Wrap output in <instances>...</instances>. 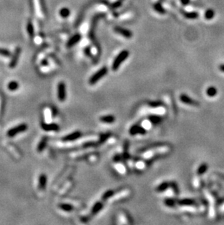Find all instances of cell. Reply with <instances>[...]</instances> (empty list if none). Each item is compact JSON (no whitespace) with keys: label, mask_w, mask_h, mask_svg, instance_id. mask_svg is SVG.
Masks as SVG:
<instances>
[{"label":"cell","mask_w":224,"mask_h":225,"mask_svg":"<svg viewBox=\"0 0 224 225\" xmlns=\"http://www.w3.org/2000/svg\"><path fill=\"white\" fill-rule=\"evenodd\" d=\"M180 100H181L182 102H183L184 104H186L192 105V106L199 105V103H198L197 101L193 100V99H191L189 96H186V95L185 94H182L180 96Z\"/></svg>","instance_id":"obj_10"},{"label":"cell","mask_w":224,"mask_h":225,"mask_svg":"<svg viewBox=\"0 0 224 225\" xmlns=\"http://www.w3.org/2000/svg\"><path fill=\"white\" fill-rule=\"evenodd\" d=\"M219 69H220L221 71H223V72H224V64H221V65H220V66H219Z\"/></svg>","instance_id":"obj_35"},{"label":"cell","mask_w":224,"mask_h":225,"mask_svg":"<svg viewBox=\"0 0 224 225\" xmlns=\"http://www.w3.org/2000/svg\"><path fill=\"white\" fill-rule=\"evenodd\" d=\"M129 133L131 136H135L137 134H141V135H145L147 133L146 130L143 127L140 125H132L129 130Z\"/></svg>","instance_id":"obj_5"},{"label":"cell","mask_w":224,"mask_h":225,"mask_svg":"<svg viewBox=\"0 0 224 225\" xmlns=\"http://www.w3.org/2000/svg\"><path fill=\"white\" fill-rule=\"evenodd\" d=\"M85 53L88 57H92V53H91L90 47H87L85 49Z\"/></svg>","instance_id":"obj_32"},{"label":"cell","mask_w":224,"mask_h":225,"mask_svg":"<svg viewBox=\"0 0 224 225\" xmlns=\"http://www.w3.org/2000/svg\"><path fill=\"white\" fill-rule=\"evenodd\" d=\"M18 87H19V85L16 81H12L8 84V89L11 90V91L16 90L18 88Z\"/></svg>","instance_id":"obj_25"},{"label":"cell","mask_w":224,"mask_h":225,"mask_svg":"<svg viewBox=\"0 0 224 225\" xmlns=\"http://www.w3.org/2000/svg\"><path fill=\"white\" fill-rule=\"evenodd\" d=\"M122 5V1L121 0H118V1H114V3L110 4V8L112 9V10H116V9L121 7Z\"/></svg>","instance_id":"obj_27"},{"label":"cell","mask_w":224,"mask_h":225,"mask_svg":"<svg viewBox=\"0 0 224 225\" xmlns=\"http://www.w3.org/2000/svg\"><path fill=\"white\" fill-rule=\"evenodd\" d=\"M103 204L102 202L100 201L97 202V203H95V204H94V206H92L91 212H92V214H97V213L100 212V211L103 209Z\"/></svg>","instance_id":"obj_14"},{"label":"cell","mask_w":224,"mask_h":225,"mask_svg":"<svg viewBox=\"0 0 224 225\" xmlns=\"http://www.w3.org/2000/svg\"><path fill=\"white\" fill-rule=\"evenodd\" d=\"M42 64H48V63H47L46 61H43V63H42Z\"/></svg>","instance_id":"obj_36"},{"label":"cell","mask_w":224,"mask_h":225,"mask_svg":"<svg viewBox=\"0 0 224 225\" xmlns=\"http://www.w3.org/2000/svg\"><path fill=\"white\" fill-rule=\"evenodd\" d=\"M108 68L106 66H103L100 69V70L95 72L93 75L91 76V77L89 79V84L91 85H93L97 83L99 80L102 79L104 76H106L108 73Z\"/></svg>","instance_id":"obj_2"},{"label":"cell","mask_w":224,"mask_h":225,"mask_svg":"<svg viewBox=\"0 0 224 225\" xmlns=\"http://www.w3.org/2000/svg\"><path fill=\"white\" fill-rule=\"evenodd\" d=\"M181 2L183 5H188L190 3V0H181Z\"/></svg>","instance_id":"obj_33"},{"label":"cell","mask_w":224,"mask_h":225,"mask_svg":"<svg viewBox=\"0 0 224 225\" xmlns=\"http://www.w3.org/2000/svg\"><path fill=\"white\" fill-rule=\"evenodd\" d=\"M114 195V192L113 190L106 191V192H104V194H103V196H102V200H103V201H104V200H107L108 199L112 197Z\"/></svg>","instance_id":"obj_24"},{"label":"cell","mask_w":224,"mask_h":225,"mask_svg":"<svg viewBox=\"0 0 224 225\" xmlns=\"http://www.w3.org/2000/svg\"><path fill=\"white\" fill-rule=\"evenodd\" d=\"M149 121H150L151 123L154 124V125H156V124L159 123L160 122H161V117H160V116H158V115H151L149 117Z\"/></svg>","instance_id":"obj_22"},{"label":"cell","mask_w":224,"mask_h":225,"mask_svg":"<svg viewBox=\"0 0 224 225\" xmlns=\"http://www.w3.org/2000/svg\"><path fill=\"white\" fill-rule=\"evenodd\" d=\"M170 186V183L167 181H164L161 183L156 188V191L157 192H163L168 189L169 186Z\"/></svg>","instance_id":"obj_15"},{"label":"cell","mask_w":224,"mask_h":225,"mask_svg":"<svg viewBox=\"0 0 224 225\" xmlns=\"http://www.w3.org/2000/svg\"><path fill=\"white\" fill-rule=\"evenodd\" d=\"M59 14H60V17H62V18H68V17H69L70 14H71V11H70L69 9L67 8V7H63V8L60 9V11H59Z\"/></svg>","instance_id":"obj_20"},{"label":"cell","mask_w":224,"mask_h":225,"mask_svg":"<svg viewBox=\"0 0 224 225\" xmlns=\"http://www.w3.org/2000/svg\"><path fill=\"white\" fill-rule=\"evenodd\" d=\"M81 39H82V36H81L80 34H74V36H72L68 39V41L66 43V47H68V48L74 47L76 44H77L80 42Z\"/></svg>","instance_id":"obj_8"},{"label":"cell","mask_w":224,"mask_h":225,"mask_svg":"<svg viewBox=\"0 0 224 225\" xmlns=\"http://www.w3.org/2000/svg\"><path fill=\"white\" fill-rule=\"evenodd\" d=\"M216 93H217V90L214 88V87H210L208 90H207V94L209 96H215Z\"/></svg>","instance_id":"obj_28"},{"label":"cell","mask_w":224,"mask_h":225,"mask_svg":"<svg viewBox=\"0 0 224 225\" xmlns=\"http://www.w3.org/2000/svg\"><path fill=\"white\" fill-rule=\"evenodd\" d=\"M214 15H215V12L214 10H212V9H208V10H207L205 13V18L208 20H210L212 19V18H213Z\"/></svg>","instance_id":"obj_26"},{"label":"cell","mask_w":224,"mask_h":225,"mask_svg":"<svg viewBox=\"0 0 224 225\" xmlns=\"http://www.w3.org/2000/svg\"><path fill=\"white\" fill-rule=\"evenodd\" d=\"M26 30L28 35H29L31 37H33V36H34V29H33V24H32L31 21H29L28 22V24H27Z\"/></svg>","instance_id":"obj_21"},{"label":"cell","mask_w":224,"mask_h":225,"mask_svg":"<svg viewBox=\"0 0 224 225\" xmlns=\"http://www.w3.org/2000/svg\"><path fill=\"white\" fill-rule=\"evenodd\" d=\"M82 136V133L80 131H75V132L70 134L68 135L64 136L62 139V141H74L77 140V139H80Z\"/></svg>","instance_id":"obj_9"},{"label":"cell","mask_w":224,"mask_h":225,"mask_svg":"<svg viewBox=\"0 0 224 225\" xmlns=\"http://www.w3.org/2000/svg\"><path fill=\"white\" fill-rule=\"evenodd\" d=\"M59 208L61 210L66 211V212H70V211H73V209H74L72 205L68 204V203H61V204L59 205Z\"/></svg>","instance_id":"obj_19"},{"label":"cell","mask_w":224,"mask_h":225,"mask_svg":"<svg viewBox=\"0 0 224 225\" xmlns=\"http://www.w3.org/2000/svg\"><path fill=\"white\" fill-rule=\"evenodd\" d=\"M121 1H123V0H121Z\"/></svg>","instance_id":"obj_38"},{"label":"cell","mask_w":224,"mask_h":225,"mask_svg":"<svg viewBox=\"0 0 224 225\" xmlns=\"http://www.w3.org/2000/svg\"><path fill=\"white\" fill-rule=\"evenodd\" d=\"M58 99L60 101H64L66 99V86L63 82H60L58 85Z\"/></svg>","instance_id":"obj_4"},{"label":"cell","mask_w":224,"mask_h":225,"mask_svg":"<svg viewBox=\"0 0 224 225\" xmlns=\"http://www.w3.org/2000/svg\"><path fill=\"white\" fill-rule=\"evenodd\" d=\"M175 203H176V202H175V200H173V199H166V200H164V204L167 206H169V207H173V206H174Z\"/></svg>","instance_id":"obj_31"},{"label":"cell","mask_w":224,"mask_h":225,"mask_svg":"<svg viewBox=\"0 0 224 225\" xmlns=\"http://www.w3.org/2000/svg\"><path fill=\"white\" fill-rule=\"evenodd\" d=\"M153 7L154 9V10L156 12H157L158 13L161 15H164L166 13V10L163 7V6L161 5V1H157V2H155L153 4Z\"/></svg>","instance_id":"obj_13"},{"label":"cell","mask_w":224,"mask_h":225,"mask_svg":"<svg viewBox=\"0 0 224 225\" xmlns=\"http://www.w3.org/2000/svg\"><path fill=\"white\" fill-rule=\"evenodd\" d=\"M0 55L4 56V57H10V52L8 50L4 48H0Z\"/></svg>","instance_id":"obj_30"},{"label":"cell","mask_w":224,"mask_h":225,"mask_svg":"<svg viewBox=\"0 0 224 225\" xmlns=\"http://www.w3.org/2000/svg\"><path fill=\"white\" fill-rule=\"evenodd\" d=\"M99 120H100V122H103V123L112 124L115 122L116 118L113 115H104V116H101V117L99 118Z\"/></svg>","instance_id":"obj_12"},{"label":"cell","mask_w":224,"mask_h":225,"mask_svg":"<svg viewBox=\"0 0 224 225\" xmlns=\"http://www.w3.org/2000/svg\"><path fill=\"white\" fill-rule=\"evenodd\" d=\"M129 53L127 50H124L120 52V53L117 55V57L114 59V61H113V64L112 65V69L113 71H117V70L119 69V68L120 66H121V64L129 57Z\"/></svg>","instance_id":"obj_1"},{"label":"cell","mask_w":224,"mask_h":225,"mask_svg":"<svg viewBox=\"0 0 224 225\" xmlns=\"http://www.w3.org/2000/svg\"><path fill=\"white\" fill-rule=\"evenodd\" d=\"M183 15L185 18H188V19L193 20V19H196V18L199 17V13H196V12H185L183 13Z\"/></svg>","instance_id":"obj_18"},{"label":"cell","mask_w":224,"mask_h":225,"mask_svg":"<svg viewBox=\"0 0 224 225\" xmlns=\"http://www.w3.org/2000/svg\"><path fill=\"white\" fill-rule=\"evenodd\" d=\"M21 52V47H18L16 49V50H15L14 53H13V57H12V59H11V61H10V65H9L11 69L15 68V67H16V66L17 65V64H18V59H19Z\"/></svg>","instance_id":"obj_7"},{"label":"cell","mask_w":224,"mask_h":225,"mask_svg":"<svg viewBox=\"0 0 224 225\" xmlns=\"http://www.w3.org/2000/svg\"><path fill=\"white\" fill-rule=\"evenodd\" d=\"M42 128L45 131H57L60 129L58 125L55 123H42L41 124Z\"/></svg>","instance_id":"obj_11"},{"label":"cell","mask_w":224,"mask_h":225,"mask_svg":"<svg viewBox=\"0 0 224 225\" xmlns=\"http://www.w3.org/2000/svg\"><path fill=\"white\" fill-rule=\"evenodd\" d=\"M114 31L118 34L122 35L124 37L127 39H130L132 36V32L130 30H128L127 29H124L121 26H116L114 29Z\"/></svg>","instance_id":"obj_6"},{"label":"cell","mask_w":224,"mask_h":225,"mask_svg":"<svg viewBox=\"0 0 224 225\" xmlns=\"http://www.w3.org/2000/svg\"><path fill=\"white\" fill-rule=\"evenodd\" d=\"M47 184V176L45 174H41L39 178V186L40 189H44Z\"/></svg>","instance_id":"obj_16"},{"label":"cell","mask_w":224,"mask_h":225,"mask_svg":"<svg viewBox=\"0 0 224 225\" xmlns=\"http://www.w3.org/2000/svg\"><path fill=\"white\" fill-rule=\"evenodd\" d=\"M28 129V125L26 124H21V125H18L17 127L11 128L10 131L7 132V136L9 137H13V136L18 135V134H21V133L24 132Z\"/></svg>","instance_id":"obj_3"},{"label":"cell","mask_w":224,"mask_h":225,"mask_svg":"<svg viewBox=\"0 0 224 225\" xmlns=\"http://www.w3.org/2000/svg\"><path fill=\"white\" fill-rule=\"evenodd\" d=\"M207 169H208V165H207L206 164L202 165L200 167H199V169H198L197 174H199V175H201V174H203L204 173H205V171H207Z\"/></svg>","instance_id":"obj_29"},{"label":"cell","mask_w":224,"mask_h":225,"mask_svg":"<svg viewBox=\"0 0 224 225\" xmlns=\"http://www.w3.org/2000/svg\"><path fill=\"white\" fill-rule=\"evenodd\" d=\"M194 203V201L191 199H183L178 201V204L182 205V206H190Z\"/></svg>","instance_id":"obj_23"},{"label":"cell","mask_w":224,"mask_h":225,"mask_svg":"<svg viewBox=\"0 0 224 225\" xmlns=\"http://www.w3.org/2000/svg\"><path fill=\"white\" fill-rule=\"evenodd\" d=\"M47 143H48V137L45 136L43 137V139L41 140V141L39 142V144H38L37 146V151L39 152H42L44 149H45V146H46Z\"/></svg>","instance_id":"obj_17"},{"label":"cell","mask_w":224,"mask_h":225,"mask_svg":"<svg viewBox=\"0 0 224 225\" xmlns=\"http://www.w3.org/2000/svg\"><path fill=\"white\" fill-rule=\"evenodd\" d=\"M164 1V0H160L159 1H161H161Z\"/></svg>","instance_id":"obj_37"},{"label":"cell","mask_w":224,"mask_h":225,"mask_svg":"<svg viewBox=\"0 0 224 225\" xmlns=\"http://www.w3.org/2000/svg\"><path fill=\"white\" fill-rule=\"evenodd\" d=\"M150 105L151 106H158L161 105V104H159V102H151L150 104Z\"/></svg>","instance_id":"obj_34"}]
</instances>
